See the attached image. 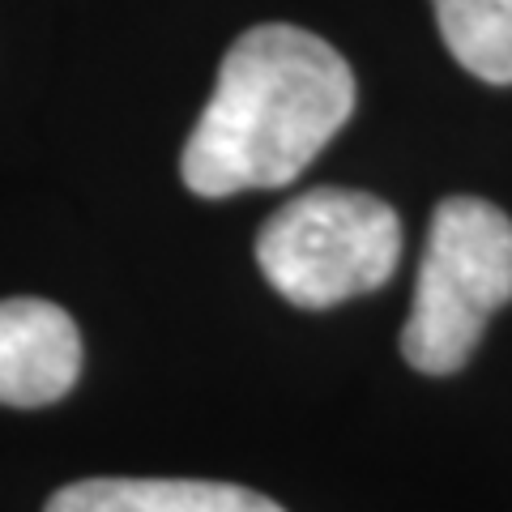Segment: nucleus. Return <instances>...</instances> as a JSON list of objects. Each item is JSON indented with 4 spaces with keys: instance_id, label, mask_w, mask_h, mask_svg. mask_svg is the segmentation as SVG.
Masks as SVG:
<instances>
[{
    "instance_id": "nucleus-2",
    "label": "nucleus",
    "mask_w": 512,
    "mask_h": 512,
    "mask_svg": "<svg viewBox=\"0 0 512 512\" xmlns=\"http://www.w3.org/2000/svg\"><path fill=\"white\" fill-rule=\"evenodd\" d=\"M504 303H512V218L483 197H444L402 329L406 363L423 376L461 372Z\"/></svg>"
},
{
    "instance_id": "nucleus-4",
    "label": "nucleus",
    "mask_w": 512,
    "mask_h": 512,
    "mask_svg": "<svg viewBox=\"0 0 512 512\" xmlns=\"http://www.w3.org/2000/svg\"><path fill=\"white\" fill-rule=\"evenodd\" d=\"M82 372V333L47 299L0 303V406L39 410L60 402Z\"/></svg>"
},
{
    "instance_id": "nucleus-6",
    "label": "nucleus",
    "mask_w": 512,
    "mask_h": 512,
    "mask_svg": "<svg viewBox=\"0 0 512 512\" xmlns=\"http://www.w3.org/2000/svg\"><path fill=\"white\" fill-rule=\"evenodd\" d=\"M444 47L461 69L512 86V0H431Z\"/></svg>"
},
{
    "instance_id": "nucleus-3",
    "label": "nucleus",
    "mask_w": 512,
    "mask_h": 512,
    "mask_svg": "<svg viewBox=\"0 0 512 512\" xmlns=\"http://www.w3.org/2000/svg\"><path fill=\"white\" fill-rule=\"evenodd\" d=\"M402 218L372 192L312 188L265 218L256 265L295 308H333L393 278Z\"/></svg>"
},
{
    "instance_id": "nucleus-1",
    "label": "nucleus",
    "mask_w": 512,
    "mask_h": 512,
    "mask_svg": "<svg viewBox=\"0 0 512 512\" xmlns=\"http://www.w3.org/2000/svg\"><path fill=\"white\" fill-rule=\"evenodd\" d=\"M355 73L312 30L265 22L231 43L214 94L180 154L197 197L282 188L342 133Z\"/></svg>"
},
{
    "instance_id": "nucleus-5",
    "label": "nucleus",
    "mask_w": 512,
    "mask_h": 512,
    "mask_svg": "<svg viewBox=\"0 0 512 512\" xmlns=\"http://www.w3.org/2000/svg\"><path fill=\"white\" fill-rule=\"evenodd\" d=\"M43 512H282L235 483L201 478H82L56 491Z\"/></svg>"
}]
</instances>
